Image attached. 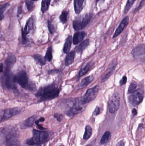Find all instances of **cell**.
<instances>
[{
    "mask_svg": "<svg viewBox=\"0 0 145 146\" xmlns=\"http://www.w3.org/2000/svg\"><path fill=\"white\" fill-rule=\"evenodd\" d=\"M60 92V89L53 84L40 88L35 94V96L40 97L41 101H47L57 98Z\"/></svg>",
    "mask_w": 145,
    "mask_h": 146,
    "instance_id": "cell-1",
    "label": "cell"
},
{
    "mask_svg": "<svg viewBox=\"0 0 145 146\" xmlns=\"http://www.w3.org/2000/svg\"><path fill=\"white\" fill-rule=\"evenodd\" d=\"M14 79L15 82H17L21 87L26 90L32 91L35 88V84L29 81L28 75L24 70L16 74L14 76Z\"/></svg>",
    "mask_w": 145,
    "mask_h": 146,
    "instance_id": "cell-2",
    "label": "cell"
},
{
    "mask_svg": "<svg viewBox=\"0 0 145 146\" xmlns=\"http://www.w3.org/2000/svg\"><path fill=\"white\" fill-rule=\"evenodd\" d=\"M33 136L26 141V144L29 145H40L47 142L49 140L50 134L48 132H42L33 130Z\"/></svg>",
    "mask_w": 145,
    "mask_h": 146,
    "instance_id": "cell-3",
    "label": "cell"
},
{
    "mask_svg": "<svg viewBox=\"0 0 145 146\" xmlns=\"http://www.w3.org/2000/svg\"><path fill=\"white\" fill-rule=\"evenodd\" d=\"M14 77V76L12 74L11 69L6 68L5 72L1 76V83L4 88L18 92V89L14 83L15 82Z\"/></svg>",
    "mask_w": 145,
    "mask_h": 146,
    "instance_id": "cell-4",
    "label": "cell"
},
{
    "mask_svg": "<svg viewBox=\"0 0 145 146\" xmlns=\"http://www.w3.org/2000/svg\"><path fill=\"white\" fill-rule=\"evenodd\" d=\"M93 15L86 13L76 18L73 22V27L75 31H78L84 29L91 21Z\"/></svg>",
    "mask_w": 145,
    "mask_h": 146,
    "instance_id": "cell-5",
    "label": "cell"
},
{
    "mask_svg": "<svg viewBox=\"0 0 145 146\" xmlns=\"http://www.w3.org/2000/svg\"><path fill=\"white\" fill-rule=\"evenodd\" d=\"M98 91V86L88 89L84 96L79 101V103L82 105L89 103L95 98Z\"/></svg>",
    "mask_w": 145,
    "mask_h": 146,
    "instance_id": "cell-6",
    "label": "cell"
},
{
    "mask_svg": "<svg viewBox=\"0 0 145 146\" xmlns=\"http://www.w3.org/2000/svg\"><path fill=\"white\" fill-rule=\"evenodd\" d=\"M120 96L115 93L111 97L108 102V107L110 113H114L117 111L120 107Z\"/></svg>",
    "mask_w": 145,
    "mask_h": 146,
    "instance_id": "cell-7",
    "label": "cell"
},
{
    "mask_svg": "<svg viewBox=\"0 0 145 146\" xmlns=\"http://www.w3.org/2000/svg\"><path fill=\"white\" fill-rule=\"evenodd\" d=\"M22 111V108L19 107L10 108L2 110L1 112V121L7 120L12 117L19 115Z\"/></svg>",
    "mask_w": 145,
    "mask_h": 146,
    "instance_id": "cell-8",
    "label": "cell"
},
{
    "mask_svg": "<svg viewBox=\"0 0 145 146\" xmlns=\"http://www.w3.org/2000/svg\"><path fill=\"white\" fill-rule=\"evenodd\" d=\"M144 98V95L141 90H136L135 92L131 94L129 97V101L134 106L138 105L142 102Z\"/></svg>",
    "mask_w": 145,
    "mask_h": 146,
    "instance_id": "cell-9",
    "label": "cell"
},
{
    "mask_svg": "<svg viewBox=\"0 0 145 146\" xmlns=\"http://www.w3.org/2000/svg\"><path fill=\"white\" fill-rule=\"evenodd\" d=\"M133 54L135 59L145 63V44L135 48L133 50Z\"/></svg>",
    "mask_w": 145,
    "mask_h": 146,
    "instance_id": "cell-10",
    "label": "cell"
},
{
    "mask_svg": "<svg viewBox=\"0 0 145 146\" xmlns=\"http://www.w3.org/2000/svg\"><path fill=\"white\" fill-rule=\"evenodd\" d=\"M3 131V134L5 135L7 140L13 141L17 139L18 135V129L12 128L11 129H4Z\"/></svg>",
    "mask_w": 145,
    "mask_h": 146,
    "instance_id": "cell-11",
    "label": "cell"
},
{
    "mask_svg": "<svg viewBox=\"0 0 145 146\" xmlns=\"http://www.w3.org/2000/svg\"><path fill=\"white\" fill-rule=\"evenodd\" d=\"M82 106V105L79 103V101L77 104L75 103V104L73 106L67 111L66 114L69 116L72 117L79 114L83 110V107Z\"/></svg>",
    "mask_w": 145,
    "mask_h": 146,
    "instance_id": "cell-12",
    "label": "cell"
},
{
    "mask_svg": "<svg viewBox=\"0 0 145 146\" xmlns=\"http://www.w3.org/2000/svg\"><path fill=\"white\" fill-rule=\"evenodd\" d=\"M129 22V17L128 16H127L125 18L123 19L122 21L121 22V24L119 25V26L117 27V29L116 30L113 38L116 37L117 36H119L123 31L124 29L126 28V27L128 25Z\"/></svg>",
    "mask_w": 145,
    "mask_h": 146,
    "instance_id": "cell-13",
    "label": "cell"
},
{
    "mask_svg": "<svg viewBox=\"0 0 145 146\" xmlns=\"http://www.w3.org/2000/svg\"><path fill=\"white\" fill-rule=\"evenodd\" d=\"M86 36V33L84 31H78L74 34L73 36V42L76 45L81 42Z\"/></svg>",
    "mask_w": 145,
    "mask_h": 146,
    "instance_id": "cell-14",
    "label": "cell"
},
{
    "mask_svg": "<svg viewBox=\"0 0 145 146\" xmlns=\"http://www.w3.org/2000/svg\"><path fill=\"white\" fill-rule=\"evenodd\" d=\"M34 21L33 17H31L27 20L24 29L23 30L26 35L29 34L34 29Z\"/></svg>",
    "mask_w": 145,
    "mask_h": 146,
    "instance_id": "cell-15",
    "label": "cell"
},
{
    "mask_svg": "<svg viewBox=\"0 0 145 146\" xmlns=\"http://www.w3.org/2000/svg\"><path fill=\"white\" fill-rule=\"evenodd\" d=\"M16 58L15 56L12 54H9L5 60V64L6 65V68L12 69L16 62Z\"/></svg>",
    "mask_w": 145,
    "mask_h": 146,
    "instance_id": "cell-16",
    "label": "cell"
},
{
    "mask_svg": "<svg viewBox=\"0 0 145 146\" xmlns=\"http://www.w3.org/2000/svg\"><path fill=\"white\" fill-rule=\"evenodd\" d=\"M85 0H74V9L76 13H80L83 9Z\"/></svg>",
    "mask_w": 145,
    "mask_h": 146,
    "instance_id": "cell-17",
    "label": "cell"
},
{
    "mask_svg": "<svg viewBox=\"0 0 145 146\" xmlns=\"http://www.w3.org/2000/svg\"><path fill=\"white\" fill-rule=\"evenodd\" d=\"M72 38L71 36H69L66 40L65 43L63 48V51L64 54H68L70 50L72 43Z\"/></svg>",
    "mask_w": 145,
    "mask_h": 146,
    "instance_id": "cell-18",
    "label": "cell"
},
{
    "mask_svg": "<svg viewBox=\"0 0 145 146\" xmlns=\"http://www.w3.org/2000/svg\"><path fill=\"white\" fill-rule=\"evenodd\" d=\"M89 44V39H87L86 40L82 42L78 46L75 48V50L77 53H82L85 49L88 47Z\"/></svg>",
    "mask_w": 145,
    "mask_h": 146,
    "instance_id": "cell-19",
    "label": "cell"
},
{
    "mask_svg": "<svg viewBox=\"0 0 145 146\" xmlns=\"http://www.w3.org/2000/svg\"><path fill=\"white\" fill-rule=\"evenodd\" d=\"M93 65V62H89L87 65H86L85 66L81 68L79 73L78 76H79V78L86 74L90 70V69L92 68Z\"/></svg>",
    "mask_w": 145,
    "mask_h": 146,
    "instance_id": "cell-20",
    "label": "cell"
},
{
    "mask_svg": "<svg viewBox=\"0 0 145 146\" xmlns=\"http://www.w3.org/2000/svg\"><path fill=\"white\" fill-rule=\"evenodd\" d=\"M93 76H89L84 78L80 83V85L78 87V89H82V88L86 87L89 83H91L93 81Z\"/></svg>",
    "mask_w": 145,
    "mask_h": 146,
    "instance_id": "cell-21",
    "label": "cell"
},
{
    "mask_svg": "<svg viewBox=\"0 0 145 146\" xmlns=\"http://www.w3.org/2000/svg\"><path fill=\"white\" fill-rule=\"evenodd\" d=\"M75 51H72L68 53L66 57L65 64L66 66H69L73 62L75 59Z\"/></svg>",
    "mask_w": 145,
    "mask_h": 146,
    "instance_id": "cell-22",
    "label": "cell"
},
{
    "mask_svg": "<svg viewBox=\"0 0 145 146\" xmlns=\"http://www.w3.org/2000/svg\"><path fill=\"white\" fill-rule=\"evenodd\" d=\"M35 118L36 117L35 116H33L27 118L24 122L21 127H23V128L31 127L34 123V121Z\"/></svg>",
    "mask_w": 145,
    "mask_h": 146,
    "instance_id": "cell-23",
    "label": "cell"
},
{
    "mask_svg": "<svg viewBox=\"0 0 145 146\" xmlns=\"http://www.w3.org/2000/svg\"><path fill=\"white\" fill-rule=\"evenodd\" d=\"M33 58L38 64L41 66H43L46 65V61L45 57L40 54H35L33 56Z\"/></svg>",
    "mask_w": 145,
    "mask_h": 146,
    "instance_id": "cell-24",
    "label": "cell"
},
{
    "mask_svg": "<svg viewBox=\"0 0 145 146\" xmlns=\"http://www.w3.org/2000/svg\"><path fill=\"white\" fill-rule=\"evenodd\" d=\"M115 65L112 66L109 69H108L107 72L105 74L104 76L102 77L101 79V82H104L106 80H108V78L110 77V76L112 74L113 72L115 70Z\"/></svg>",
    "mask_w": 145,
    "mask_h": 146,
    "instance_id": "cell-25",
    "label": "cell"
},
{
    "mask_svg": "<svg viewBox=\"0 0 145 146\" xmlns=\"http://www.w3.org/2000/svg\"><path fill=\"white\" fill-rule=\"evenodd\" d=\"M93 133V129L90 126H86L85 128V133L83 135V139L87 140L91 137Z\"/></svg>",
    "mask_w": 145,
    "mask_h": 146,
    "instance_id": "cell-26",
    "label": "cell"
},
{
    "mask_svg": "<svg viewBox=\"0 0 145 146\" xmlns=\"http://www.w3.org/2000/svg\"><path fill=\"white\" fill-rule=\"evenodd\" d=\"M51 0H42L41 10L42 13H45L48 9Z\"/></svg>",
    "mask_w": 145,
    "mask_h": 146,
    "instance_id": "cell-27",
    "label": "cell"
},
{
    "mask_svg": "<svg viewBox=\"0 0 145 146\" xmlns=\"http://www.w3.org/2000/svg\"><path fill=\"white\" fill-rule=\"evenodd\" d=\"M69 15V11L64 10L61 13L59 17L60 21L63 24H65L68 20V15Z\"/></svg>",
    "mask_w": 145,
    "mask_h": 146,
    "instance_id": "cell-28",
    "label": "cell"
},
{
    "mask_svg": "<svg viewBox=\"0 0 145 146\" xmlns=\"http://www.w3.org/2000/svg\"><path fill=\"white\" fill-rule=\"evenodd\" d=\"M111 137V133L109 131H106L104 133L102 138H101V140H100V143L102 145H104L106 144L109 140Z\"/></svg>",
    "mask_w": 145,
    "mask_h": 146,
    "instance_id": "cell-29",
    "label": "cell"
},
{
    "mask_svg": "<svg viewBox=\"0 0 145 146\" xmlns=\"http://www.w3.org/2000/svg\"><path fill=\"white\" fill-rule=\"evenodd\" d=\"M52 46H50L48 47L47 50L45 59L46 60L51 62L52 61Z\"/></svg>",
    "mask_w": 145,
    "mask_h": 146,
    "instance_id": "cell-30",
    "label": "cell"
},
{
    "mask_svg": "<svg viewBox=\"0 0 145 146\" xmlns=\"http://www.w3.org/2000/svg\"><path fill=\"white\" fill-rule=\"evenodd\" d=\"M135 1L136 0H128L124 9V13L127 14L128 13Z\"/></svg>",
    "mask_w": 145,
    "mask_h": 146,
    "instance_id": "cell-31",
    "label": "cell"
},
{
    "mask_svg": "<svg viewBox=\"0 0 145 146\" xmlns=\"http://www.w3.org/2000/svg\"><path fill=\"white\" fill-rule=\"evenodd\" d=\"M9 6V3H7L1 6V21L4 18V13Z\"/></svg>",
    "mask_w": 145,
    "mask_h": 146,
    "instance_id": "cell-32",
    "label": "cell"
},
{
    "mask_svg": "<svg viewBox=\"0 0 145 146\" xmlns=\"http://www.w3.org/2000/svg\"><path fill=\"white\" fill-rule=\"evenodd\" d=\"M32 0H26V5L27 9L29 11H31L33 10L35 5Z\"/></svg>",
    "mask_w": 145,
    "mask_h": 146,
    "instance_id": "cell-33",
    "label": "cell"
},
{
    "mask_svg": "<svg viewBox=\"0 0 145 146\" xmlns=\"http://www.w3.org/2000/svg\"><path fill=\"white\" fill-rule=\"evenodd\" d=\"M137 84L136 83H132L129 86V88L128 91V93L129 94H131L135 92L136 91V88H137Z\"/></svg>",
    "mask_w": 145,
    "mask_h": 146,
    "instance_id": "cell-34",
    "label": "cell"
},
{
    "mask_svg": "<svg viewBox=\"0 0 145 146\" xmlns=\"http://www.w3.org/2000/svg\"><path fill=\"white\" fill-rule=\"evenodd\" d=\"M48 28L50 34H52L54 33L55 32V28L52 22L50 21H48Z\"/></svg>",
    "mask_w": 145,
    "mask_h": 146,
    "instance_id": "cell-35",
    "label": "cell"
},
{
    "mask_svg": "<svg viewBox=\"0 0 145 146\" xmlns=\"http://www.w3.org/2000/svg\"><path fill=\"white\" fill-rule=\"evenodd\" d=\"M145 5V0H142V1H140V3L139 5V6L136 8L134 10V13H135L136 12L138 11L139 10H140L141 8L144 7V6Z\"/></svg>",
    "mask_w": 145,
    "mask_h": 146,
    "instance_id": "cell-36",
    "label": "cell"
},
{
    "mask_svg": "<svg viewBox=\"0 0 145 146\" xmlns=\"http://www.w3.org/2000/svg\"><path fill=\"white\" fill-rule=\"evenodd\" d=\"M21 32H22V43H23V44H25L27 43L28 40H27V38H26V35L24 33L23 29H22Z\"/></svg>",
    "mask_w": 145,
    "mask_h": 146,
    "instance_id": "cell-37",
    "label": "cell"
},
{
    "mask_svg": "<svg viewBox=\"0 0 145 146\" xmlns=\"http://www.w3.org/2000/svg\"><path fill=\"white\" fill-rule=\"evenodd\" d=\"M54 116L57 119L58 121L60 122L63 119V116L62 115L60 114H55L54 115Z\"/></svg>",
    "mask_w": 145,
    "mask_h": 146,
    "instance_id": "cell-38",
    "label": "cell"
},
{
    "mask_svg": "<svg viewBox=\"0 0 145 146\" xmlns=\"http://www.w3.org/2000/svg\"><path fill=\"white\" fill-rule=\"evenodd\" d=\"M127 82V77L126 76H123L120 82V85H123L126 84Z\"/></svg>",
    "mask_w": 145,
    "mask_h": 146,
    "instance_id": "cell-39",
    "label": "cell"
},
{
    "mask_svg": "<svg viewBox=\"0 0 145 146\" xmlns=\"http://www.w3.org/2000/svg\"><path fill=\"white\" fill-rule=\"evenodd\" d=\"M59 72V71L58 69H52V70H50L49 72V74L51 75H54L58 74Z\"/></svg>",
    "mask_w": 145,
    "mask_h": 146,
    "instance_id": "cell-40",
    "label": "cell"
},
{
    "mask_svg": "<svg viewBox=\"0 0 145 146\" xmlns=\"http://www.w3.org/2000/svg\"><path fill=\"white\" fill-rule=\"evenodd\" d=\"M100 109L99 107L97 106L95 108V110H94V115L95 116L98 115L100 114Z\"/></svg>",
    "mask_w": 145,
    "mask_h": 146,
    "instance_id": "cell-41",
    "label": "cell"
},
{
    "mask_svg": "<svg viewBox=\"0 0 145 146\" xmlns=\"http://www.w3.org/2000/svg\"><path fill=\"white\" fill-rule=\"evenodd\" d=\"M22 7H20V6H19V7H18V13H17V14H18V16H19L22 13Z\"/></svg>",
    "mask_w": 145,
    "mask_h": 146,
    "instance_id": "cell-42",
    "label": "cell"
},
{
    "mask_svg": "<svg viewBox=\"0 0 145 146\" xmlns=\"http://www.w3.org/2000/svg\"><path fill=\"white\" fill-rule=\"evenodd\" d=\"M116 146H124V142L122 141H119V142H118Z\"/></svg>",
    "mask_w": 145,
    "mask_h": 146,
    "instance_id": "cell-43",
    "label": "cell"
},
{
    "mask_svg": "<svg viewBox=\"0 0 145 146\" xmlns=\"http://www.w3.org/2000/svg\"><path fill=\"white\" fill-rule=\"evenodd\" d=\"M132 112H133V115H136L137 114V110L135 109H133V111H132Z\"/></svg>",
    "mask_w": 145,
    "mask_h": 146,
    "instance_id": "cell-44",
    "label": "cell"
},
{
    "mask_svg": "<svg viewBox=\"0 0 145 146\" xmlns=\"http://www.w3.org/2000/svg\"><path fill=\"white\" fill-rule=\"evenodd\" d=\"M37 127H38V128L39 129H41V130H44L45 129V128L43 127L41 125H39V124H37Z\"/></svg>",
    "mask_w": 145,
    "mask_h": 146,
    "instance_id": "cell-45",
    "label": "cell"
},
{
    "mask_svg": "<svg viewBox=\"0 0 145 146\" xmlns=\"http://www.w3.org/2000/svg\"><path fill=\"white\" fill-rule=\"evenodd\" d=\"M3 63H1V66H0V70H1V72L2 73L3 72Z\"/></svg>",
    "mask_w": 145,
    "mask_h": 146,
    "instance_id": "cell-46",
    "label": "cell"
},
{
    "mask_svg": "<svg viewBox=\"0 0 145 146\" xmlns=\"http://www.w3.org/2000/svg\"><path fill=\"white\" fill-rule=\"evenodd\" d=\"M44 121H45V118L43 117L39 118V120H38V121L39 122H43Z\"/></svg>",
    "mask_w": 145,
    "mask_h": 146,
    "instance_id": "cell-47",
    "label": "cell"
},
{
    "mask_svg": "<svg viewBox=\"0 0 145 146\" xmlns=\"http://www.w3.org/2000/svg\"><path fill=\"white\" fill-rule=\"evenodd\" d=\"M99 1H100V0H96V3H98ZM104 1H105V0H104Z\"/></svg>",
    "mask_w": 145,
    "mask_h": 146,
    "instance_id": "cell-48",
    "label": "cell"
},
{
    "mask_svg": "<svg viewBox=\"0 0 145 146\" xmlns=\"http://www.w3.org/2000/svg\"><path fill=\"white\" fill-rule=\"evenodd\" d=\"M33 1L35 2V1H38V0H32Z\"/></svg>",
    "mask_w": 145,
    "mask_h": 146,
    "instance_id": "cell-49",
    "label": "cell"
},
{
    "mask_svg": "<svg viewBox=\"0 0 145 146\" xmlns=\"http://www.w3.org/2000/svg\"><path fill=\"white\" fill-rule=\"evenodd\" d=\"M54 1H55V2H58V1L59 0H54Z\"/></svg>",
    "mask_w": 145,
    "mask_h": 146,
    "instance_id": "cell-50",
    "label": "cell"
},
{
    "mask_svg": "<svg viewBox=\"0 0 145 146\" xmlns=\"http://www.w3.org/2000/svg\"><path fill=\"white\" fill-rule=\"evenodd\" d=\"M92 146V145H88V146Z\"/></svg>",
    "mask_w": 145,
    "mask_h": 146,
    "instance_id": "cell-51",
    "label": "cell"
}]
</instances>
